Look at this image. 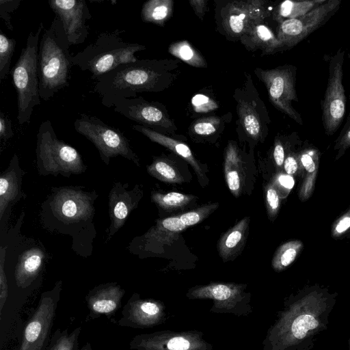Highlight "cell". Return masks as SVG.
Here are the masks:
<instances>
[{
	"label": "cell",
	"instance_id": "obj_1",
	"mask_svg": "<svg viewBox=\"0 0 350 350\" xmlns=\"http://www.w3.org/2000/svg\"><path fill=\"white\" fill-rule=\"evenodd\" d=\"M98 196L96 191L79 186L52 187L41 206V223L51 232L71 236L73 250L83 255V243L91 245L96 234L93 219Z\"/></svg>",
	"mask_w": 350,
	"mask_h": 350
},
{
	"label": "cell",
	"instance_id": "obj_2",
	"mask_svg": "<svg viewBox=\"0 0 350 350\" xmlns=\"http://www.w3.org/2000/svg\"><path fill=\"white\" fill-rule=\"evenodd\" d=\"M173 77L167 59H137L98 77L94 92L100 96L103 105L111 107L117 100L137 97L138 93L162 91Z\"/></svg>",
	"mask_w": 350,
	"mask_h": 350
},
{
	"label": "cell",
	"instance_id": "obj_3",
	"mask_svg": "<svg viewBox=\"0 0 350 350\" xmlns=\"http://www.w3.org/2000/svg\"><path fill=\"white\" fill-rule=\"evenodd\" d=\"M70 46L62 23L55 16L49 27L42 32L39 42V91L40 98L45 101L69 86L73 66Z\"/></svg>",
	"mask_w": 350,
	"mask_h": 350
},
{
	"label": "cell",
	"instance_id": "obj_4",
	"mask_svg": "<svg viewBox=\"0 0 350 350\" xmlns=\"http://www.w3.org/2000/svg\"><path fill=\"white\" fill-rule=\"evenodd\" d=\"M124 33V29H118L101 32L94 42L73 55V66L90 72L96 80L122 64L136 62L135 53L145 50L146 46L124 41L122 35Z\"/></svg>",
	"mask_w": 350,
	"mask_h": 350
},
{
	"label": "cell",
	"instance_id": "obj_5",
	"mask_svg": "<svg viewBox=\"0 0 350 350\" xmlns=\"http://www.w3.org/2000/svg\"><path fill=\"white\" fill-rule=\"evenodd\" d=\"M44 30L41 22L36 33L31 31L21 49L11 75L17 95V120L20 125L30 122L33 108L40 104L38 75V49Z\"/></svg>",
	"mask_w": 350,
	"mask_h": 350
},
{
	"label": "cell",
	"instance_id": "obj_6",
	"mask_svg": "<svg viewBox=\"0 0 350 350\" xmlns=\"http://www.w3.org/2000/svg\"><path fill=\"white\" fill-rule=\"evenodd\" d=\"M36 164L41 176L60 174L66 178L84 173L87 165L79 152L58 139L50 120L42 122L36 135Z\"/></svg>",
	"mask_w": 350,
	"mask_h": 350
},
{
	"label": "cell",
	"instance_id": "obj_7",
	"mask_svg": "<svg viewBox=\"0 0 350 350\" xmlns=\"http://www.w3.org/2000/svg\"><path fill=\"white\" fill-rule=\"evenodd\" d=\"M74 128L94 145L105 165H108L112 158L121 156L139 166L137 155L120 129L105 124L96 116L85 113H81L75 120Z\"/></svg>",
	"mask_w": 350,
	"mask_h": 350
},
{
	"label": "cell",
	"instance_id": "obj_8",
	"mask_svg": "<svg viewBox=\"0 0 350 350\" xmlns=\"http://www.w3.org/2000/svg\"><path fill=\"white\" fill-rule=\"evenodd\" d=\"M345 53L340 48L329 59L327 83L321 101L323 126L328 136L337 131L346 113L347 98L342 84Z\"/></svg>",
	"mask_w": 350,
	"mask_h": 350
},
{
	"label": "cell",
	"instance_id": "obj_9",
	"mask_svg": "<svg viewBox=\"0 0 350 350\" xmlns=\"http://www.w3.org/2000/svg\"><path fill=\"white\" fill-rule=\"evenodd\" d=\"M62 282L42 293L38 306L27 323L19 350H43L53 325Z\"/></svg>",
	"mask_w": 350,
	"mask_h": 350
},
{
	"label": "cell",
	"instance_id": "obj_10",
	"mask_svg": "<svg viewBox=\"0 0 350 350\" xmlns=\"http://www.w3.org/2000/svg\"><path fill=\"white\" fill-rule=\"evenodd\" d=\"M258 70L259 78L265 84L273 105L302 125L304 122L300 113L292 105L293 101H298L295 89L297 68L293 65H284L271 70Z\"/></svg>",
	"mask_w": 350,
	"mask_h": 350
},
{
	"label": "cell",
	"instance_id": "obj_11",
	"mask_svg": "<svg viewBox=\"0 0 350 350\" xmlns=\"http://www.w3.org/2000/svg\"><path fill=\"white\" fill-rule=\"evenodd\" d=\"M341 0H327L307 14L280 23L277 38L285 49L296 46L323 26L340 7Z\"/></svg>",
	"mask_w": 350,
	"mask_h": 350
},
{
	"label": "cell",
	"instance_id": "obj_12",
	"mask_svg": "<svg viewBox=\"0 0 350 350\" xmlns=\"http://www.w3.org/2000/svg\"><path fill=\"white\" fill-rule=\"evenodd\" d=\"M186 228L178 216L157 219L155 225L144 234L131 241L128 250L141 257L146 254L161 253V249L176 241Z\"/></svg>",
	"mask_w": 350,
	"mask_h": 350
},
{
	"label": "cell",
	"instance_id": "obj_13",
	"mask_svg": "<svg viewBox=\"0 0 350 350\" xmlns=\"http://www.w3.org/2000/svg\"><path fill=\"white\" fill-rule=\"evenodd\" d=\"M50 8L62 23L70 45L85 42L88 36L86 25L92 15L85 0H49Z\"/></svg>",
	"mask_w": 350,
	"mask_h": 350
},
{
	"label": "cell",
	"instance_id": "obj_14",
	"mask_svg": "<svg viewBox=\"0 0 350 350\" xmlns=\"http://www.w3.org/2000/svg\"><path fill=\"white\" fill-rule=\"evenodd\" d=\"M113 107L116 112L151 129L174 131L176 129L160 104L147 101L141 96L120 99Z\"/></svg>",
	"mask_w": 350,
	"mask_h": 350
},
{
	"label": "cell",
	"instance_id": "obj_15",
	"mask_svg": "<svg viewBox=\"0 0 350 350\" xmlns=\"http://www.w3.org/2000/svg\"><path fill=\"white\" fill-rule=\"evenodd\" d=\"M129 183L115 182L109 193L108 206L110 225L107 230V241L124 225L131 213L135 209L143 196L139 184L129 189Z\"/></svg>",
	"mask_w": 350,
	"mask_h": 350
},
{
	"label": "cell",
	"instance_id": "obj_16",
	"mask_svg": "<svg viewBox=\"0 0 350 350\" xmlns=\"http://www.w3.org/2000/svg\"><path fill=\"white\" fill-rule=\"evenodd\" d=\"M265 1H233L227 5L223 13V25L236 36L246 34L266 16Z\"/></svg>",
	"mask_w": 350,
	"mask_h": 350
},
{
	"label": "cell",
	"instance_id": "obj_17",
	"mask_svg": "<svg viewBox=\"0 0 350 350\" xmlns=\"http://www.w3.org/2000/svg\"><path fill=\"white\" fill-rule=\"evenodd\" d=\"M125 290L116 282L99 284L85 296L91 318L105 315L110 318L121 307Z\"/></svg>",
	"mask_w": 350,
	"mask_h": 350
},
{
	"label": "cell",
	"instance_id": "obj_18",
	"mask_svg": "<svg viewBox=\"0 0 350 350\" xmlns=\"http://www.w3.org/2000/svg\"><path fill=\"white\" fill-rule=\"evenodd\" d=\"M25 174L20 166L18 155L14 154L8 167L0 175V221L9 206L27 198L22 188Z\"/></svg>",
	"mask_w": 350,
	"mask_h": 350
},
{
	"label": "cell",
	"instance_id": "obj_19",
	"mask_svg": "<svg viewBox=\"0 0 350 350\" xmlns=\"http://www.w3.org/2000/svg\"><path fill=\"white\" fill-rule=\"evenodd\" d=\"M46 258L44 250L33 247L25 250L18 257L14 272L16 285L25 288L38 277Z\"/></svg>",
	"mask_w": 350,
	"mask_h": 350
},
{
	"label": "cell",
	"instance_id": "obj_20",
	"mask_svg": "<svg viewBox=\"0 0 350 350\" xmlns=\"http://www.w3.org/2000/svg\"><path fill=\"white\" fill-rule=\"evenodd\" d=\"M159 312L158 306L150 301H142L134 294L126 302L122 310V317L117 324L122 327H137L146 325L148 319Z\"/></svg>",
	"mask_w": 350,
	"mask_h": 350
},
{
	"label": "cell",
	"instance_id": "obj_21",
	"mask_svg": "<svg viewBox=\"0 0 350 350\" xmlns=\"http://www.w3.org/2000/svg\"><path fill=\"white\" fill-rule=\"evenodd\" d=\"M131 128L133 130L142 133L152 142H156L166 147L176 154L183 158L192 166L199 178H204V176L200 165L198 164L194 156L193 155L189 147L185 144L170 138L162 133H159L157 131L139 124H133L131 126Z\"/></svg>",
	"mask_w": 350,
	"mask_h": 350
},
{
	"label": "cell",
	"instance_id": "obj_22",
	"mask_svg": "<svg viewBox=\"0 0 350 350\" xmlns=\"http://www.w3.org/2000/svg\"><path fill=\"white\" fill-rule=\"evenodd\" d=\"M250 217H245L227 231L218 242V251L224 260L234 259L243 247L247 235Z\"/></svg>",
	"mask_w": 350,
	"mask_h": 350
},
{
	"label": "cell",
	"instance_id": "obj_23",
	"mask_svg": "<svg viewBox=\"0 0 350 350\" xmlns=\"http://www.w3.org/2000/svg\"><path fill=\"white\" fill-rule=\"evenodd\" d=\"M224 174L228 189L238 197L244 183L243 169L238 150L232 144H228L226 151Z\"/></svg>",
	"mask_w": 350,
	"mask_h": 350
},
{
	"label": "cell",
	"instance_id": "obj_24",
	"mask_svg": "<svg viewBox=\"0 0 350 350\" xmlns=\"http://www.w3.org/2000/svg\"><path fill=\"white\" fill-rule=\"evenodd\" d=\"M246 36L244 42L249 41L250 47L260 48L265 53H273L285 48L273 31L266 25H255Z\"/></svg>",
	"mask_w": 350,
	"mask_h": 350
},
{
	"label": "cell",
	"instance_id": "obj_25",
	"mask_svg": "<svg viewBox=\"0 0 350 350\" xmlns=\"http://www.w3.org/2000/svg\"><path fill=\"white\" fill-rule=\"evenodd\" d=\"M327 0H286L277 5L274 11V18L279 23L301 16L324 3Z\"/></svg>",
	"mask_w": 350,
	"mask_h": 350
},
{
	"label": "cell",
	"instance_id": "obj_26",
	"mask_svg": "<svg viewBox=\"0 0 350 350\" xmlns=\"http://www.w3.org/2000/svg\"><path fill=\"white\" fill-rule=\"evenodd\" d=\"M172 0H149L142 6L141 18L145 23L163 26L173 13Z\"/></svg>",
	"mask_w": 350,
	"mask_h": 350
},
{
	"label": "cell",
	"instance_id": "obj_27",
	"mask_svg": "<svg viewBox=\"0 0 350 350\" xmlns=\"http://www.w3.org/2000/svg\"><path fill=\"white\" fill-rule=\"evenodd\" d=\"M196 197L178 192L161 193L153 191L151 200L165 211H174L187 206Z\"/></svg>",
	"mask_w": 350,
	"mask_h": 350
},
{
	"label": "cell",
	"instance_id": "obj_28",
	"mask_svg": "<svg viewBox=\"0 0 350 350\" xmlns=\"http://www.w3.org/2000/svg\"><path fill=\"white\" fill-rule=\"evenodd\" d=\"M147 172L152 176L167 183H181L183 178L178 170L170 161L162 157H156L147 166Z\"/></svg>",
	"mask_w": 350,
	"mask_h": 350
},
{
	"label": "cell",
	"instance_id": "obj_29",
	"mask_svg": "<svg viewBox=\"0 0 350 350\" xmlns=\"http://www.w3.org/2000/svg\"><path fill=\"white\" fill-rule=\"evenodd\" d=\"M168 51L190 66L200 68L207 65L202 55L187 40L172 43Z\"/></svg>",
	"mask_w": 350,
	"mask_h": 350
},
{
	"label": "cell",
	"instance_id": "obj_30",
	"mask_svg": "<svg viewBox=\"0 0 350 350\" xmlns=\"http://www.w3.org/2000/svg\"><path fill=\"white\" fill-rule=\"evenodd\" d=\"M303 243L300 241H291L284 243L276 250L272 266L277 271H282L289 266L301 250Z\"/></svg>",
	"mask_w": 350,
	"mask_h": 350
},
{
	"label": "cell",
	"instance_id": "obj_31",
	"mask_svg": "<svg viewBox=\"0 0 350 350\" xmlns=\"http://www.w3.org/2000/svg\"><path fill=\"white\" fill-rule=\"evenodd\" d=\"M239 114L243 126L247 133L254 139L260 136L262 124L259 116L254 109L247 103H242L239 107Z\"/></svg>",
	"mask_w": 350,
	"mask_h": 350
},
{
	"label": "cell",
	"instance_id": "obj_32",
	"mask_svg": "<svg viewBox=\"0 0 350 350\" xmlns=\"http://www.w3.org/2000/svg\"><path fill=\"white\" fill-rule=\"evenodd\" d=\"M16 45L14 38L8 37L0 29V81L5 79L10 72L12 58Z\"/></svg>",
	"mask_w": 350,
	"mask_h": 350
},
{
	"label": "cell",
	"instance_id": "obj_33",
	"mask_svg": "<svg viewBox=\"0 0 350 350\" xmlns=\"http://www.w3.org/2000/svg\"><path fill=\"white\" fill-rule=\"evenodd\" d=\"M81 328H75L71 333L68 329L62 332L59 330L53 335L50 350H75L78 346V339Z\"/></svg>",
	"mask_w": 350,
	"mask_h": 350
},
{
	"label": "cell",
	"instance_id": "obj_34",
	"mask_svg": "<svg viewBox=\"0 0 350 350\" xmlns=\"http://www.w3.org/2000/svg\"><path fill=\"white\" fill-rule=\"evenodd\" d=\"M218 203L205 204L196 209L179 215L181 221L187 227L202 221L218 208Z\"/></svg>",
	"mask_w": 350,
	"mask_h": 350
},
{
	"label": "cell",
	"instance_id": "obj_35",
	"mask_svg": "<svg viewBox=\"0 0 350 350\" xmlns=\"http://www.w3.org/2000/svg\"><path fill=\"white\" fill-rule=\"evenodd\" d=\"M220 123L221 120L215 117L202 118L193 123L192 130L199 135H209L217 131Z\"/></svg>",
	"mask_w": 350,
	"mask_h": 350
},
{
	"label": "cell",
	"instance_id": "obj_36",
	"mask_svg": "<svg viewBox=\"0 0 350 350\" xmlns=\"http://www.w3.org/2000/svg\"><path fill=\"white\" fill-rule=\"evenodd\" d=\"M6 247H0V314L1 315L2 309L5 304L8 286V280L5 271Z\"/></svg>",
	"mask_w": 350,
	"mask_h": 350
},
{
	"label": "cell",
	"instance_id": "obj_37",
	"mask_svg": "<svg viewBox=\"0 0 350 350\" xmlns=\"http://www.w3.org/2000/svg\"><path fill=\"white\" fill-rule=\"evenodd\" d=\"M22 0H0V17L3 20L7 28L13 30L12 13L17 10Z\"/></svg>",
	"mask_w": 350,
	"mask_h": 350
},
{
	"label": "cell",
	"instance_id": "obj_38",
	"mask_svg": "<svg viewBox=\"0 0 350 350\" xmlns=\"http://www.w3.org/2000/svg\"><path fill=\"white\" fill-rule=\"evenodd\" d=\"M191 104L194 111L198 113H207L217 108V103L213 99L200 94L192 98Z\"/></svg>",
	"mask_w": 350,
	"mask_h": 350
},
{
	"label": "cell",
	"instance_id": "obj_39",
	"mask_svg": "<svg viewBox=\"0 0 350 350\" xmlns=\"http://www.w3.org/2000/svg\"><path fill=\"white\" fill-rule=\"evenodd\" d=\"M350 147V113L346 122L336 140L335 150H338V157H340L348 148Z\"/></svg>",
	"mask_w": 350,
	"mask_h": 350
},
{
	"label": "cell",
	"instance_id": "obj_40",
	"mask_svg": "<svg viewBox=\"0 0 350 350\" xmlns=\"http://www.w3.org/2000/svg\"><path fill=\"white\" fill-rule=\"evenodd\" d=\"M266 204L269 216L275 217L280 207V198L274 187L271 185L266 189Z\"/></svg>",
	"mask_w": 350,
	"mask_h": 350
},
{
	"label": "cell",
	"instance_id": "obj_41",
	"mask_svg": "<svg viewBox=\"0 0 350 350\" xmlns=\"http://www.w3.org/2000/svg\"><path fill=\"white\" fill-rule=\"evenodd\" d=\"M14 136L12 120L2 111H0V139L5 143Z\"/></svg>",
	"mask_w": 350,
	"mask_h": 350
},
{
	"label": "cell",
	"instance_id": "obj_42",
	"mask_svg": "<svg viewBox=\"0 0 350 350\" xmlns=\"http://www.w3.org/2000/svg\"><path fill=\"white\" fill-rule=\"evenodd\" d=\"M317 172V170L314 172H307L308 174L300 191V198L302 200L308 199L312 194L314 189Z\"/></svg>",
	"mask_w": 350,
	"mask_h": 350
},
{
	"label": "cell",
	"instance_id": "obj_43",
	"mask_svg": "<svg viewBox=\"0 0 350 350\" xmlns=\"http://www.w3.org/2000/svg\"><path fill=\"white\" fill-rule=\"evenodd\" d=\"M350 228V210L341 217L334 225L332 235L337 237Z\"/></svg>",
	"mask_w": 350,
	"mask_h": 350
},
{
	"label": "cell",
	"instance_id": "obj_44",
	"mask_svg": "<svg viewBox=\"0 0 350 350\" xmlns=\"http://www.w3.org/2000/svg\"><path fill=\"white\" fill-rule=\"evenodd\" d=\"M212 296L218 300H225L232 295V290L225 284H216L208 288Z\"/></svg>",
	"mask_w": 350,
	"mask_h": 350
},
{
	"label": "cell",
	"instance_id": "obj_45",
	"mask_svg": "<svg viewBox=\"0 0 350 350\" xmlns=\"http://www.w3.org/2000/svg\"><path fill=\"white\" fill-rule=\"evenodd\" d=\"M273 159L278 167H281L285 160L284 148L281 139L278 137L275 139L273 148Z\"/></svg>",
	"mask_w": 350,
	"mask_h": 350
},
{
	"label": "cell",
	"instance_id": "obj_46",
	"mask_svg": "<svg viewBox=\"0 0 350 350\" xmlns=\"http://www.w3.org/2000/svg\"><path fill=\"white\" fill-rule=\"evenodd\" d=\"M189 347V341L182 337L173 338L167 342V348L170 350H187Z\"/></svg>",
	"mask_w": 350,
	"mask_h": 350
},
{
	"label": "cell",
	"instance_id": "obj_47",
	"mask_svg": "<svg viewBox=\"0 0 350 350\" xmlns=\"http://www.w3.org/2000/svg\"><path fill=\"white\" fill-rule=\"evenodd\" d=\"M284 167L286 172L288 174H295L298 168L297 161L293 154H289L284 160Z\"/></svg>",
	"mask_w": 350,
	"mask_h": 350
},
{
	"label": "cell",
	"instance_id": "obj_48",
	"mask_svg": "<svg viewBox=\"0 0 350 350\" xmlns=\"http://www.w3.org/2000/svg\"><path fill=\"white\" fill-rule=\"evenodd\" d=\"M206 1L204 0H193L189 1V3L192 8L193 9L196 15L200 18L202 19L206 8Z\"/></svg>",
	"mask_w": 350,
	"mask_h": 350
},
{
	"label": "cell",
	"instance_id": "obj_49",
	"mask_svg": "<svg viewBox=\"0 0 350 350\" xmlns=\"http://www.w3.org/2000/svg\"><path fill=\"white\" fill-rule=\"evenodd\" d=\"M278 182L280 185L286 189H291L294 186V179L291 175H280L278 177Z\"/></svg>",
	"mask_w": 350,
	"mask_h": 350
},
{
	"label": "cell",
	"instance_id": "obj_50",
	"mask_svg": "<svg viewBox=\"0 0 350 350\" xmlns=\"http://www.w3.org/2000/svg\"><path fill=\"white\" fill-rule=\"evenodd\" d=\"M79 350H92L90 343L87 342L81 349Z\"/></svg>",
	"mask_w": 350,
	"mask_h": 350
}]
</instances>
